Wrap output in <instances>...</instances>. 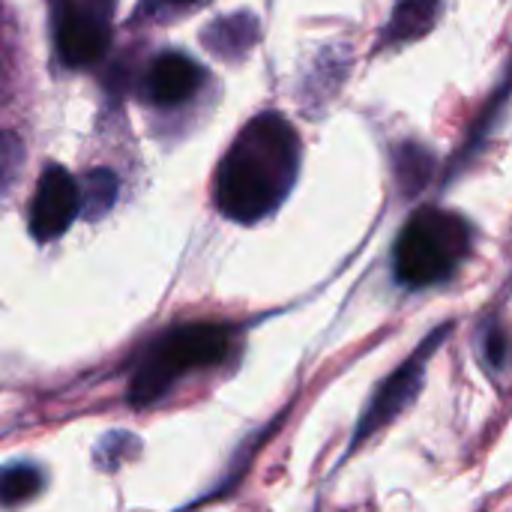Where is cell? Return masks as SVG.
I'll return each instance as SVG.
<instances>
[{"instance_id": "6da1fadb", "label": "cell", "mask_w": 512, "mask_h": 512, "mask_svg": "<svg viewBox=\"0 0 512 512\" xmlns=\"http://www.w3.org/2000/svg\"><path fill=\"white\" fill-rule=\"evenodd\" d=\"M300 144L279 114L255 117L231 144L216 180V204L234 222H258L273 213L294 186Z\"/></svg>"}, {"instance_id": "7a4b0ae2", "label": "cell", "mask_w": 512, "mask_h": 512, "mask_svg": "<svg viewBox=\"0 0 512 512\" xmlns=\"http://www.w3.org/2000/svg\"><path fill=\"white\" fill-rule=\"evenodd\" d=\"M234 333L222 324H177L165 330L135 366L129 399L135 405H153L171 393L177 381L192 372L213 369L231 354Z\"/></svg>"}, {"instance_id": "3957f363", "label": "cell", "mask_w": 512, "mask_h": 512, "mask_svg": "<svg viewBox=\"0 0 512 512\" xmlns=\"http://www.w3.org/2000/svg\"><path fill=\"white\" fill-rule=\"evenodd\" d=\"M468 222L447 210H420L396 240V276L408 288H429L450 279L468 258Z\"/></svg>"}, {"instance_id": "277c9868", "label": "cell", "mask_w": 512, "mask_h": 512, "mask_svg": "<svg viewBox=\"0 0 512 512\" xmlns=\"http://www.w3.org/2000/svg\"><path fill=\"white\" fill-rule=\"evenodd\" d=\"M78 216V183L60 165H48L30 201V234L39 243L60 237Z\"/></svg>"}, {"instance_id": "5b68a950", "label": "cell", "mask_w": 512, "mask_h": 512, "mask_svg": "<svg viewBox=\"0 0 512 512\" xmlns=\"http://www.w3.org/2000/svg\"><path fill=\"white\" fill-rule=\"evenodd\" d=\"M447 336V330L441 333H435L429 342H423V348L378 390V396H375V402L366 408V414H363V420H360V429H357V441H363L366 435H372V432H378L384 423H390V420H396V414L402 411V408H408L411 402H414V396H417V390H420V384H423V375H426V363H429V357L435 354V348H438V342Z\"/></svg>"}, {"instance_id": "8992f818", "label": "cell", "mask_w": 512, "mask_h": 512, "mask_svg": "<svg viewBox=\"0 0 512 512\" xmlns=\"http://www.w3.org/2000/svg\"><path fill=\"white\" fill-rule=\"evenodd\" d=\"M201 69L192 57L186 54H177V51H168V54H159L150 69H147V96L162 105V108H171V105H180L186 99H192V93L198 90L201 84Z\"/></svg>"}, {"instance_id": "52a82bcc", "label": "cell", "mask_w": 512, "mask_h": 512, "mask_svg": "<svg viewBox=\"0 0 512 512\" xmlns=\"http://www.w3.org/2000/svg\"><path fill=\"white\" fill-rule=\"evenodd\" d=\"M111 39V27L87 24V21H66L57 18V51L66 66H90L96 63Z\"/></svg>"}, {"instance_id": "ba28073f", "label": "cell", "mask_w": 512, "mask_h": 512, "mask_svg": "<svg viewBox=\"0 0 512 512\" xmlns=\"http://www.w3.org/2000/svg\"><path fill=\"white\" fill-rule=\"evenodd\" d=\"M438 12H441L438 0H402L393 9V18L384 30V42H408L429 33Z\"/></svg>"}, {"instance_id": "9c48e42d", "label": "cell", "mask_w": 512, "mask_h": 512, "mask_svg": "<svg viewBox=\"0 0 512 512\" xmlns=\"http://www.w3.org/2000/svg\"><path fill=\"white\" fill-rule=\"evenodd\" d=\"M45 474L30 462H15L0 468V507H18L39 495Z\"/></svg>"}, {"instance_id": "30bf717a", "label": "cell", "mask_w": 512, "mask_h": 512, "mask_svg": "<svg viewBox=\"0 0 512 512\" xmlns=\"http://www.w3.org/2000/svg\"><path fill=\"white\" fill-rule=\"evenodd\" d=\"M117 198V177L105 168H96L90 174H84L81 189H78V210L87 219H99L102 213L111 210Z\"/></svg>"}, {"instance_id": "8fae6325", "label": "cell", "mask_w": 512, "mask_h": 512, "mask_svg": "<svg viewBox=\"0 0 512 512\" xmlns=\"http://www.w3.org/2000/svg\"><path fill=\"white\" fill-rule=\"evenodd\" d=\"M111 6L114 0H57V18L111 24Z\"/></svg>"}, {"instance_id": "7c38bea8", "label": "cell", "mask_w": 512, "mask_h": 512, "mask_svg": "<svg viewBox=\"0 0 512 512\" xmlns=\"http://www.w3.org/2000/svg\"><path fill=\"white\" fill-rule=\"evenodd\" d=\"M21 159H24V150H21V141L9 132H0V192L15 180L18 168H21Z\"/></svg>"}, {"instance_id": "4fadbf2b", "label": "cell", "mask_w": 512, "mask_h": 512, "mask_svg": "<svg viewBox=\"0 0 512 512\" xmlns=\"http://www.w3.org/2000/svg\"><path fill=\"white\" fill-rule=\"evenodd\" d=\"M399 165L405 168L408 165V171L414 174L411 177V183H408V192H420V186L426 183V174H429V168H432V159L420 150V147H402L399 150Z\"/></svg>"}, {"instance_id": "5bb4252c", "label": "cell", "mask_w": 512, "mask_h": 512, "mask_svg": "<svg viewBox=\"0 0 512 512\" xmlns=\"http://www.w3.org/2000/svg\"><path fill=\"white\" fill-rule=\"evenodd\" d=\"M483 351H486V363L489 369H501L504 360H507V348H504V333L492 324L489 327V336L483 339Z\"/></svg>"}, {"instance_id": "9a60e30c", "label": "cell", "mask_w": 512, "mask_h": 512, "mask_svg": "<svg viewBox=\"0 0 512 512\" xmlns=\"http://www.w3.org/2000/svg\"><path fill=\"white\" fill-rule=\"evenodd\" d=\"M165 3H171V6H192V3H198V0H165Z\"/></svg>"}]
</instances>
